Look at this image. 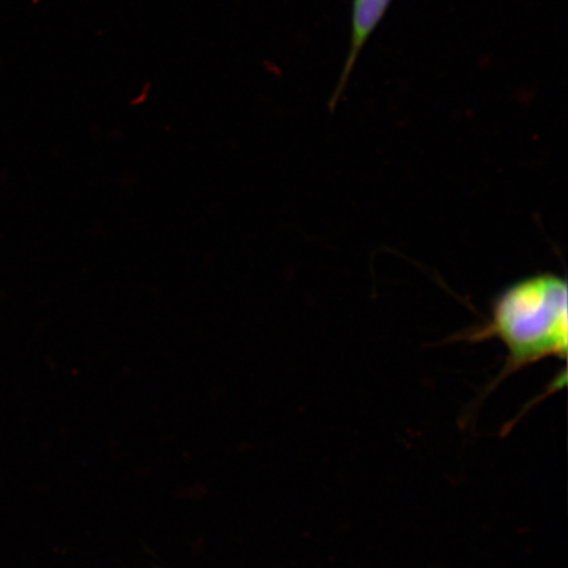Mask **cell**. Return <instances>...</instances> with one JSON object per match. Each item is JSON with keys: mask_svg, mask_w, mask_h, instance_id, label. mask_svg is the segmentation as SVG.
<instances>
[{"mask_svg": "<svg viewBox=\"0 0 568 568\" xmlns=\"http://www.w3.org/2000/svg\"><path fill=\"white\" fill-rule=\"evenodd\" d=\"M470 341L497 338L506 346L499 381L538 362L566 359L568 346L567 282L552 273L531 275L507 287L493 304L486 325Z\"/></svg>", "mask_w": 568, "mask_h": 568, "instance_id": "1", "label": "cell"}, {"mask_svg": "<svg viewBox=\"0 0 568 568\" xmlns=\"http://www.w3.org/2000/svg\"><path fill=\"white\" fill-rule=\"evenodd\" d=\"M390 3H393V0H352L351 44L336 89L333 91L328 103L331 113L336 111L341 98L344 97L347 84H349L362 51H364L382 20L385 19Z\"/></svg>", "mask_w": 568, "mask_h": 568, "instance_id": "2", "label": "cell"}]
</instances>
